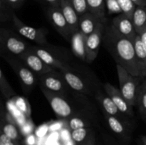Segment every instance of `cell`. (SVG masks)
Returning a JSON list of instances; mask_svg holds the SVG:
<instances>
[{"instance_id":"obj_1","label":"cell","mask_w":146,"mask_h":145,"mask_svg":"<svg viewBox=\"0 0 146 145\" xmlns=\"http://www.w3.org/2000/svg\"><path fill=\"white\" fill-rule=\"evenodd\" d=\"M102 44L115 63L121 65L132 75L141 77L133 41L120 34L108 21L105 25Z\"/></svg>"},{"instance_id":"obj_2","label":"cell","mask_w":146,"mask_h":145,"mask_svg":"<svg viewBox=\"0 0 146 145\" xmlns=\"http://www.w3.org/2000/svg\"><path fill=\"white\" fill-rule=\"evenodd\" d=\"M39 87L53 111L58 117L66 120L76 114L80 109L84 108L77 106L71 100L69 99L68 95L56 93L48 90L43 87Z\"/></svg>"},{"instance_id":"obj_3","label":"cell","mask_w":146,"mask_h":145,"mask_svg":"<svg viewBox=\"0 0 146 145\" xmlns=\"http://www.w3.org/2000/svg\"><path fill=\"white\" fill-rule=\"evenodd\" d=\"M15 72L19 81L25 93H29L38 82V76L17 56L10 55H1Z\"/></svg>"},{"instance_id":"obj_4","label":"cell","mask_w":146,"mask_h":145,"mask_svg":"<svg viewBox=\"0 0 146 145\" xmlns=\"http://www.w3.org/2000/svg\"><path fill=\"white\" fill-rule=\"evenodd\" d=\"M116 70L121 93L131 106H136L137 92L144 78L132 75L118 64H116Z\"/></svg>"},{"instance_id":"obj_5","label":"cell","mask_w":146,"mask_h":145,"mask_svg":"<svg viewBox=\"0 0 146 145\" xmlns=\"http://www.w3.org/2000/svg\"><path fill=\"white\" fill-rule=\"evenodd\" d=\"M0 45L1 55H10L19 57L29 50L31 44H28L15 33L7 28H1Z\"/></svg>"},{"instance_id":"obj_6","label":"cell","mask_w":146,"mask_h":145,"mask_svg":"<svg viewBox=\"0 0 146 145\" xmlns=\"http://www.w3.org/2000/svg\"><path fill=\"white\" fill-rule=\"evenodd\" d=\"M67 84L72 90L84 95H95L99 89L94 88L91 81L81 72L74 69L72 66L67 69L60 71Z\"/></svg>"},{"instance_id":"obj_7","label":"cell","mask_w":146,"mask_h":145,"mask_svg":"<svg viewBox=\"0 0 146 145\" xmlns=\"http://www.w3.org/2000/svg\"><path fill=\"white\" fill-rule=\"evenodd\" d=\"M11 20L14 25V28L22 37L32 41L36 44V45H49L46 37L48 33V30L47 28L44 27L35 28L27 25L16 15L14 12L13 13Z\"/></svg>"},{"instance_id":"obj_8","label":"cell","mask_w":146,"mask_h":145,"mask_svg":"<svg viewBox=\"0 0 146 145\" xmlns=\"http://www.w3.org/2000/svg\"><path fill=\"white\" fill-rule=\"evenodd\" d=\"M49 45H31L30 50L35 53L47 65L57 71H63L71 68V65H70L69 62L65 59L61 54L50 49L48 48Z\"/></svg>"},{"instance_id":"obj_9","label":"cell","mask_w":146,"mask_h":145,"mask_svg":"<svg viewBox=\"0 0 146 145\" xmlns=\"http://www.w3.org/2000/svg\"><path fill=\"white\" fill-rule=\"evenodd\" d=\"M38 79L39 86L56 93L68 95L71 90L63 77L62 74L57 70L39 75L38 76Z\"/></svg>"},{"instance_id":"obj_10","label":"cell","mask_w":146,"mask_h":145,"mask_svg":"<svg viewBox=\"0 0 146 145\" xmlns=\"http://www.w3.org/2000/svg\"><path fill=\"white\" fill-rule=\"evenodd\" d=\"M46 16L56 31L66 41H71L73 32L63 14L61 7L48 6L46 11Z\"/></svg>"},{"instance_id":"obj_11","label":"cell","mask_w":146,"mask_h":145,"mask_svg":"<svg viewBox=\"0 0 146 145\" xmlns=\"http://www.w3.org/2000/svg\"><path fill=\"white\" fill-rule=\"evenodd\" d=\"M108 21L101 22L95 31L86 37V62L91 63L98 56L100 47L103 43L105 25Z\"/></svg>"},{"instance_id":"obj_12","label":"cell","mask_w":146,"mask_h":145,"mask_svg":"<svg viewBox=\"0 0 146 145\" xmlns=\"http://www.w3.org/2000/svg\"><path fill=\"white\" fill-rule=\"evenodd\" d=\"M97 117L88 108H82L76 114L66 119L67 125L71 131L80 128H93L97 125Z\"/></svg>"},{"instance_id":"obj_13","label":"cell","mask_w":146,"mask_h":145,"mask_svg":"<svg viewBox=\"0 0 146 145\" xmlns=\"http://www.w3.org/2000/svg\"><path fill=\"white\" fill-rule=\"evenodd\" d=\"M94 96H95V98L98 101V103L100 104V105L102 107L104 112L111 115V116L115 117L123 122L131 126V124L129 122V119L126 118V117L128 116L124 115L120 111L118 107L115 105L112 99L108 96V94L105 92L104 90H102L101 89L98 90Z\"/></svg>"},{"instance_id":"obj_14","label":"cell","mask_w":146,"mask_h":145,"mask_svg":"<svg viewBox=\"0 0 146 145\" xmlns=\"http://www.w3.org/2000/svg\"><path fill=\"white\" fill-rule=\"evenodd\" d=\"M37 76L54 71V68L47 65L35 53L29 50L18 57Z\"/></svg>"},{"instance_id":"obj_15","label":"cell","mask_w":146,"mask_h":145,"mask_svg":"<svg viewBox=\"0 0 146 145\" xmlns=\"http://www.w3.org/2000/svg\"><path fill=\"white\" fill-rule=\"evenodd\" d=\"M103 87L105 92L112 99V100L122 113L129 117H133L134 116V112L133 109V107L131 106L127 102L120 90L114 87L110 82H106L103 85Z\"/></svg>"},{"instance_id":"obj_16","label":"cell","mask_w":146,"mask_h":145,"mask_svg":"<svg viewBox=\"0 0 146 145\" xmlns=\"http://www.w3.org/2000/svg\"><path fill=\"white\" fill-rule=\"evenodd\" d=\"M111 24L120 34L131 41H134L137 33L134 28L132 18L123 13H121L113 18Z\"/></svg>"},{"instance_id":"obj_17","label":"cell","mask_w":146,"mask_h":145,"mask_svg":"<svg viewBox=\"0 0 146 145\" xmlns=\"http://www.w3.org/2000/svg\"><path fill=\"white\" fill-rule=\"evenodd\" d=\"M103 114L104 115V118H105L107 125L114 134L125 140L131 137V125L125 123L115 117L111 116L105 112H103Z\"/></svg>"},{"instance_id":"obj_18","label":"cell","mask_w":146,"mask_h":145,"mask_svg":"<svg viewBox=\"0 0 146 145\" xmlns=\"http://www.w3.org/2000/svg\"><path fill=\"white\" fill-rule=\"evenodd\" d=\"M106 21V18H101L91 12L86 13L79 17V31L87 37L95 31L100 23Z\"/></svg>"},{"instance_id":"obj_19","label":"cell","mask_w":146,"mask_h":145,"mask_svg":"<svg viewBox=\"0 0 146 145\" xmlns=\"http://www.w3.org/2000/svg\"><path fill=\"white\" fill-rule=\"evenodd\" d=\"M71 50L76 58L85 61L86 60V36L80 31H76L72 34L71 38Z\"/></svg>"},{"instance_id":"obj_20","label":"cell","mask_w":146,"mask_h":145,"mask_svg":"<svg viewBox=\"0 0 146 145\" xmlns=\"http://www.w3.org/2000/svg\"><path fill=\"white\" fill-rule=\"evenodd\" d=\"M60 7L73 34L76 31H79L80 16L71 4V1L61 0Z\"/></svg>"},{"instance_id":"obj_21","label":"cell","mask_w":146,"mask_h":145,"mask_svg":"<svg viewBox=\"0 0 146 145\" xmlns=\"http://www.w3.org/2000/svg\"><path fill=\"white\" fill-rule=\"evenodd\" d=\"M137 61L139 65L141 75L143 78H146V51L143 46L140 35L137 34L133 41Z\"/></svg>"},{"instance_id":"obj_22","label":"cell","mask_w":146,"mask_h":145,"mask_svg":"<svg viewBox=\"0 0 146 145\" xmlns=\"http://www.w3.org/2000/svg\"><path fill=\"white\" fill-rule=\"evenodd\" d=\"M132 21L137 34L140 35L146 29V6H136Z\"/></svg>"},{"instance_id":"obj_23","label":"cell","mask_w":146,"mask_h":145,"mask_svg":"<svg viewBox=\"0 0 146 145\" xmlns=\"http://www.w3.org/2000/svg\"><path fill=\"white\" fill-rule=\"evenodd\" d=\"M136 106L141 117L146 121V78L139 85L137 92Z\"/></svg>"},{"instance_id":"obj_24","label":"cell","mask_w":146,"mask_h":145,"mask_svg":"<svg viewBox=\"0 0 146 145\" xmlns=\"http://www.w3.org/2000/svg\"><path fill=\"white\" fill-rule=\"evenodd\" d=\"M89 12L101 17L106 18V7L105 0H87Z\"/></svg>"},{"instance_id":"obj_25","label":"cell","mask_w":146,"mask_h":145,"mask_svg":"<svg viewBox=\"0 0 146 145\" xmlns=\"http://www.w3.org/2000/svg\"><path fill=\"white\" fill-rule=\"evenodd\" d=\"M0 90L3 96L8 100H11L17 96L15 91L13 90L12 87L4 75L2 69L0 70Z\"/></svg>"},{"instance_id":"obj_26","label":"cell","mask_w":146,"mask_h":145,"mask_svg":"<svg viewBox=\"0 0 146 145\" xmlns=\"http://www.w3.org/2000/svg\"><path fill=\"white\" fill-rule=\"evenodd\" d=\"M93 132V128H80L74 129L71 131V138L76 143L81 145L85 142Z\"/></svg>"},{"instance_id":"obj_27","label":"cell","mask_w":146,"mask_h":145,"mask_svg":"<svg viewBox=\"0 0 146 145\" xmlns=\"http://www.w3.org/2000/svg\"><path fill=\"white\" fill-rule=\"evenodd\" d=\"M13 9L9 4L7 0H0V21L1 22H5L8 20L11 19L12 14L14 13Z\"/></svg>"},{"instance_id":"obj_28","label":"cell","mask_w":146,"mask_h":145,"mask_svg":"<svg viewBox=\"0 0 146 145\" xmlns=\"http://www.w3.org/2000/svg\"><path fill=\"white\" fill-rule=\"evenodd\" d=\"M11 100L14 102V104L15 105V106L17 107V108L19 110L21 111L27 117L30 116V112H31V110H30L29 104L28 101L25 98H22V97L17 96H17H15Z\"/></svg>"},{"instance_id":"obj_29","label":"cell","mask_w":146,"mask_h":145,"mask_svg":"<svg viewBox=\"0 0 146 145\" xmlns=\"http://www.w3.org/2000/svg\"><path fill=\"white\" fill-rule=\"evenodd\" d=\"M123 13L132 18L136 5L132 0H117Z\"/></svg>"},{"instance_id":"obj_30","label":"cell","mask_w":146,"mask_h":145,"mask_svg":"<svg viewBox=\"0 0 146 145\" xmlns=\"http://www.w3.org/2000/svg\"><path fill=\"white\" fill-rule=\"evenodd\" d=\"M70 1L79 16L89 12L87 0H70Z\"/></svg>"},{"instance_id":"obj_31","label":"cell","mask_w":146,"mask_h":145,"mask_svg":"<svg viewBox=\"0 0 146 145\" xmlns=\"http://www.w3.org/2000/svg\"><path fill=\"white\" fill-rule=\"evenodd\" d=\"M106 10L109 14H118L123 13L117 0H105Z\"/></svg>"},{"instance_id":"obj_32","label":"cell","mask_w":146,"mask_h":145,"mask_svg":"<svg viewBox=\"0 0 146 145\" xmlns=\"http://www.w3.org/2000/svg\"><path fill=\"white\" fill-rule=\"evenodd\" d=\"M34 129V127L32 122L31 120H27L26 123L21 127V132L23 134L27 136V135L30 134L33 132Z\"/></svg>"},{"instance_id":"obj_33","label":"cell","mask_w":146,"mask_h":145,"mask_svg":"<svg viewBox=\"0 0 146 145\" xmlns=\"http://www.w3.org/2000/svg\"><path fill=\"white\" fill-rule=\"evenodd\" d=\"M0 145H18L17 142H14L5 134L1 132L0 134Z\"/></svg>"},{"instance_id":"obj_34","label":"cell","mask_w":146,"mask_h":145,"mask_svg":"<svg viewBox=\"0 0 146 145\" xmlns=\"http://www.w3.org/2000/svg\"><path fill=\"white\" fill-rule=\"evenodd\" d=\"M13 9H18L21 8L24 2V0H7Z\"/></svg>"},{"instance_id":"obj_35","label":"cell","mask_w":146,"mask_h":145,"mask_svg":"<svg viewBox=\"0 0 146 145\" xmlns=\"http://www.w3.org/2000/svg\"><path fill=\"white\" fill-rule=\"evenodd\" d=\"M81 145H96V136L94 131L91 134V135L88 136V138L85 141V142Z\"/></svg>"},{"instance_id":"obj_36","label":"cell","mask_w":146,"mask_h":145,"mask_svg":"<svg viewBox=\"0 0 146 145\" xmlns=\"http://www.w3.org/2000/svg\"><path fill=\"white\" fill-rule=\"evenodd\" d=\"M48 6L51 7H60L61 0H44Z\"/></svg>"},{"instance_id":"obj_37","label":"cell","mask_w":146,"mask_h":145,"mask_svg":"<svg viewBox=\"0 0 146 145\" xmlns=\"http://www.w3.org/2000/svg\"><path fill=\"white\" fill-rule=\"evenodd\" d=\"M140 36H141V41H142L143 44V46L144 48H145V50L146 51V29L143 31V32H142L141 34H140Z\"/></svg>"},{"instance_id":"obj_38","label":"cell","mask_w":146,"mask_h":145,"mask_svg":"<svg viewBox=\"0 0 146 145\" xmlns=\"http://www.w3.org/2000/svg\"><path fill=\"white\" fill-rule=\"evenodd\" d=\"M136 6H146V0H132Z\"/></svg>"},{"instance_id":"obj_39","label":"cell","mask_w":146,"mask_h":145,"mask_svg":"<svg viewBox=\"0 0 146 145\" xmlns=\"http://www.w3.org/2000/svg\"><path fill=\"white\" fill-rule=\"evenodd\" d=\"M141 140L143 145H146V136H141Z\"/></svg>"},{"instance_id":"obj_40","label":"cell","mask_w":146,"mask_h":145,"mask_svg":"<svg viewBox=\"0 0 146 145\" xmlns=\"http://www.w3.org/2000/svg\"><path fill=\"white\" fill-rule=\"evenodd\" d=\"M66 1H70V0H66Z\"/></svg>"},{"instance_id":"obj_41","label":"cell","mask_w":146,"mask_h":145,"mask_svg":"<svg viewBox=\"0 0 146 145\" xmlns=\"http://www.w3.org/2000/svg\"><path fill=\"white\" fill-rule=\"evenodd\" d=\"M141 145H143V144H141Z\"/></svg>"}]
</instances>
